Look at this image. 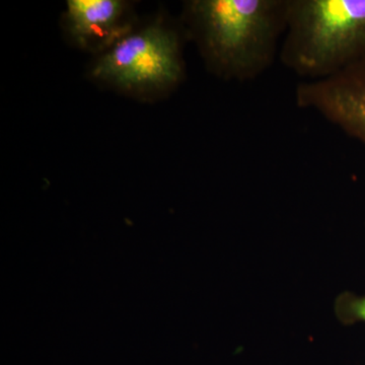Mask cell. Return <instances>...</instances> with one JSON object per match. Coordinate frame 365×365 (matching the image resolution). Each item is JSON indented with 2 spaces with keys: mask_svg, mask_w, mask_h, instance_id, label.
Listing matches in <instances>:
<instances>
[{
  "mask_svg": "<svg viewBox=\"0 0 365 365\" xmlns=\"http://www.w3.org/2000/svg\"><path fill=\"white\" fill-rule=\"evenodd\" d=\"M91 72L123 91L169 90L184 76L179 35L163 24L129 33L98 59Z\"/></svg>",
  "mask_w": 365,
  "mask_h": 365,
  "instance_id": "obj_3",
  "label": "cell"
},
{
  "mask_svg": "<svg viewBox=\"0 0 365 365\" xmlns=\"http://www.w3.org/2000/svg\"><path fill=\"white\" fill-rule=\"evenodd\" d=\"M127 13V4L120 0H69L67 28L81 47L110 49L129 34Z\"/></svg>",
  "mask_w": 365,
  "mask_h": 365,
  "instance_id": "obj_5",
  "label": "cell"
},
{
  "mask_svg": "<svg viewBox=\"0 0 365 365\" xmlns=\"http://www.w3.org/2000/svg\"><path fill=\"white\" fill-rule=\"evenodd\" d=\"M288 6L289 0H192L185 19L209 71L251 81L279 56Z\"/></svg>",
  "mask_w": 365,
  "mask_h": 365,
  "instance_id": "obj_1",
  "label": "cell"
},
{
  "mask_svg": "<svg viewBox=\"0 0 365 365\" xmlns=\"http://www.w3.org/2000/svg\"><path fill=\"white\" fill-rule=\"evenodd\" d=\"M335 313L346 326L365 323V295L359 297L352 292H343L336 299Z\"/></svg>",
  "mask_w": 365,
  "mask_h": 365,
  "instance_id": "obj_6",
  "label": "cell"
},
{
  "mask_svg": "<svg viewBox=\"0 0 365 365\" xmlns=\"http://www.w3.org/2000/svg\"><path fill=\"white\" fill-rule=\"evenodd\" d=\"M295 102L365 146V58L331 78L299 83Z\"/></svg>",
  "mask_w": 365,
  "mask_h": 365,
  "instance_id": "obj_4",
  "label": "cell"
},
{
  "mask_svg": "<svg viewBox=\"0 0 365 365\" xmlns=\"http://www.w3.org/2000/svg\"><path fill=\"white\" fill-rule=\"evenodd\" d=\"M283 66L307 81L365 58V0H289Z\"/></svg>",
  "mask_w": 365,
  "mask_h": 365,
  "instance_id": "obj_2",
  "label": "cell"
}]
</instances>
